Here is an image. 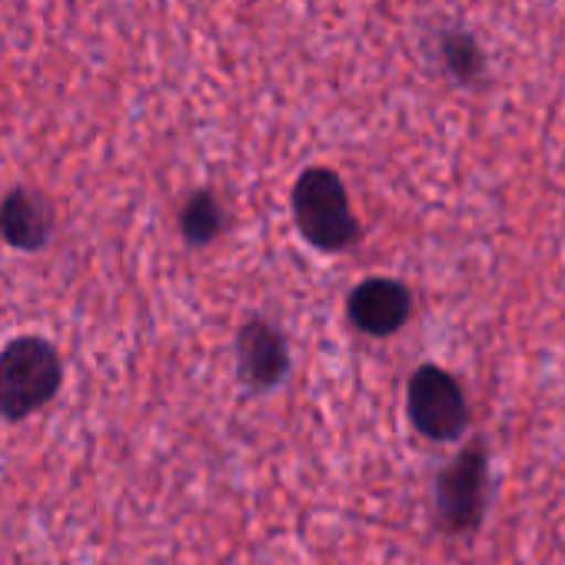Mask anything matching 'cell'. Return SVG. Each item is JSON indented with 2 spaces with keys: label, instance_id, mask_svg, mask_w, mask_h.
Instances as JSON below:
<instances>
[{
  "label": "cell",
  "instance_id": "obj_1",
  "mask_svg": "<svg viewBox=\"0 0 565 565\" xmlns=\"http://www.w3.org/2000/svg\"><path fill=\"white\" fill-rule=\"evenodd\" d=\"M64 360L44 337H18L0 350V419L24 423L57 399Z\"/></svg>",
  "mask_w": 565,
  "mask_h": 565
},
{
  "label": "cell",
  "instance_id": "obj_2",
  "mask_svg": "<svg viewBox=\"0 0 565 565\" xmlns=\"http://www.w3.org/2000/svg\"><path fill=\"white\" fill-rule=\"evenodd\" d=\"M294 216L303 239L323 253H340L360 236L347 186L330 167H310L300 173L294 186Z\"/></svg>",
  "mask_w": 565,
  "mask_h": 565
},
{
  "label": "cell",
  "instance_id": "obj_3",
  "mask_svg": "<svg viewBox=\"0 0 565 565\" xmlns=\"http://www.w3.org/2000/svg\"><path fill=\"white\" fill-rule=\"evenodd\" d=\"M406 409L413 426L436 443H449L462 436V429L469 426V406L462 386L456 383V376H449L439 366H423L413 373L406 390Z\"/></svg>",
  "mask_w": 565,
  "mask_h": 565
},
{
  "label": "cell",
  "instance_id": "obj_4",
  "mask_svg": "<svg viewBox=\"0 0 565 565\" xmlns=\"http://www.w3.org/2000/svg\"><path fill=\"white\" fill-rule=\"evenodd\" d=\"M439 519L449 532H472L486 512V449L469 446L436 482Z\"/></svg>",
  "mask_w": 565,
  "mask_h": 565
},
{
  "label": "cell",
  "instance_id": "obj_5",
  "mask_svg": "<svg viewBox=\"0 0 565 565\" xmlns=\"http://www.w3.org/2000/svg\"><path fill=\"white\" fill-rule=\"evenodd\" d=\"M54 203L34 186H14L0 200V239L21 253H41L54 239Z\"/></svg>",
  "mask_w": 565,
  "mask_h": 565
},
{
  "label": "cell",
  "instance_id": "obj_6",
  "mask_svg": "<svg viewBox=\"0 0 565 565\" xmlns=\"http://www.w3.org/2000/svg\"><path fill=\"white\" fill-rule=\"evenodd\" d=\"M413 300L396 279H366L350 294V320L366 337H393L409 320Z\"/></svg>",
  "mask_w": 565,
  "mask_h": 565
},
{
  "label": "cell",
  "instance_id": "obj_7",
  "mask_svg": "<svg viewBox=\"0 0 565 565\" xmlns=\"http://www.w3.org/2000/svg\"><path fill=\"white\" fill-rule=\"evenodd\" d=\"M236 366L249 390H269L290 370L287 343L266 320H249L236 333Z\"/></svg>",
  "mask_w": 565,
  "mask_h": 565
},
{
  "label": "cell",
  "instance_id": "obj_8",
  "mask_svg": "<svg viewBox=\"0 0 565 565\" xmlns=\"http://www.w3.org/2000/svg\"><path fill=\"white\" fill-rule=\"evenodd\" d=\"M439 64H443V71H446L456 84L469 87V84H476V81L482 77V71H486V54H482V47L476 44L472 34L449 28V31L439 34Z\"/></svg>",
  "mask_w": 565,
  "mask_h": 565
},
{
  "label": "cell",
  "instance_id": "obj_9",
  "mask_svg": "<svg viewBox=\"0 0 565 565\" xmlns=\"http://www.w3.org/2000/svg\"><path fill=\"white\" fill-rule=\"evenodd\" d=\"M223 230V206L210 190H196L180 210V233L190 246H206Z\"/></svg>",
  "mask_w": 565,
  "mask_h": 565
}]
</instances>
